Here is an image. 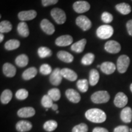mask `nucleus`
I'll return each instance as SVG.
<instances>
[{"instance_id":"obj_20","label":"nucleus","mask_w":132,"mask_h":132,"mask_svg":"<svg viewBox=\"0 0 132 132\" xmlns=\"http://www.w3.org/2000/svg\"><path fill=\"white\" fill-rule=\"evenodd\" d=\"M120 119L125 123H130L132 120V110L130 107H125L120 113Z\"/></svg>"},{"instance_id":"obj_32","label":"nucleus","mask_w":132,"mask_h":132,"mask_svg":"<svg viewBox=\"0 0 132 132\" xmlns=\"http://www.w3.org/2000/svg\"><path fill=\"white\" fill-rule=\"evenodd\" d=\"M12 25L9 21L4 20L0 23V32L3 33L9 32L12 30Z\"/></svg>"},{"instance_id":"obj_29","label":"nucleus","mask_w":132,"mask_h":132,"mask_svg":"<svg viewBox=\"0 0 132 132\" xmlns=\"http://www.w3.org/2000/svg\"><path fill=\"white\" fill-rule=\"evenodd\" d=\"M20 45V42L16 39H11L7 41L4 45V47L7 50H14L18 48Z\"/></svg>"},{"instance_id":"obj_40","label":"nucleus","mask_w":132,"mask_h":132,"mask_svg":"<svg viewBox=\"0 0 132 132\" xmlns=\"http://www.w3.org/2000/svg\"><path fill=\"white\" fill-rule=\"evenodd\" d=\"M102 20L105 23H111L113 20V16L110 13L107 12H104L103 14H102L101 16Z\"/></svg>"},{"instance_id":"obj_1","label":"nucleus","mask_w":132,"mask_h":132,"mask_svg":"<svg viewBox=\"0 0 132 132\" xmlns=\"http://www.w3.org/2000/svg\"><path fill=\"white\" fill-rule=\"evenodd\" d=\"M87 120L94 123H103L106 119V115L103 110L98 108H92L85 113Z\"/></svg>"},{"instance_id":"obj_24","label":"nucleus","mask_w":132,"mask_h":132,"mask_svg":"<svg viewBox=\"0 0 132 132\" xmlns=\"http://www.w3.org/2000/svg\"><path fill=\"white\" fill-rule=\"evenodd\" d=\"M116 9L119 12L123 15H127L131 11V6L127 3H122L116 6Z\"/></svg>"},{"instance_id":"obj_8","label":"nucleus","mask_w":132,"mask_h":132,"mask_svg":"<svg viewBox=\"0 0 132 132\" xmlns=\"http://www.w3.org/2000/svg\"><path fill=\"white\" fill-rule=\"evenodd\" d=\"M90 7L89 3L85 1H78L73 4L74 11L78 14L87 12L90 9Z\"/></svg>"},{"instance_id":"obj_47","label":"nucleus","mask_w":132,"mask_h":132,"mask_svg":"<svg viewBox=\"0 0 132 132\" xmlns=\"http://www.w3.org/2000/svg\"><path fill=\"white\" fill-rule=\"evenodd\" d=\"M130 90H131V91L132 92V83L131 84V85H130Z\"/></svg>"},{"instance_id":"obj_6","label":"nucleus","mask_w":132,"mask_h":132,"mask_svg":"<svg viewBox=\"0 0 132 132\" xmlns=\"http://www.w3.org/2000/svg\"><path fill=\"white\" fill-rule=\"evenodd\" d=\"M76 23L83 31L89 30L92 26L91 21L86 16L80 15L76 19Z\"/></svg>"},{"instance_id":"obj_39","label":"nucleus","mask_w":132,"mask_h":132,"mask_svg":"<svg viewBox=\"0 0 132 132\" xmlns=\"http://www.w3.org/2000/svg\"><path fill=\"white\" fill-rule=\"evenodd\" d=\"M40 72L44 75H47L51 74L52 72V67L47 64H42L40 67Z\"/></svg>"},{"instance_id":"obj_51","label":"nucleus","mask_w":132,"mask_h":132,"mask_svg":"<svg viewBox=\"0 0 132 132\" xmlns=\"http://www.w3.org/2000/svg\"><path fill=\"white\" fill-rule=\"evenodd\" d=\"M131 1H132V0H131Z\"/></svg>"},{"instance_id":"obj_5","label":"nucleus","mask_w":132,"mask_h":132,"mask_svg":"<svg viewBox=\"0 0 132 132\" xmlns=\"http://www.w3.org/2000/svg\"><path fill=\"white\" fill-rule=\"evenodd\" d=\"M51 15L54 20L59 24H64L66 21V15L63 10L59 8H54L51 11Z\"/></svg>"},{"instance_id":"obj_30","label":"nucleus","mask_w":132,"mask_h":132,"mask_svg":"<svg viewBox=\"0 0 132 132\" xmlns=\"http://www.w3.org/2000/svg\"><path fill=\"white\" fill-rule=\"evenodd\" d=\"M37 53L40 58L50 57L52 55V52L50 49L46 47H40L37 50Z\"/></svg>"},{"instance_id":"obj_45","label":"nucleus","mask_w":132,"mask_h":132,"mask_svg":"<svg viewBox=\"0 0 132 132\" xmlns=\"http://www.w3.org/2000/svg\"><path fill=\"white\" fill-rule=\"evenodd\" d=\"M52 108L53 110H54V111H57V108H58V106H57V105H56V104H53Z\"/></svg>"},{"instance_id":"obj_25","label":"nucleus","mask_w":132,"mask_h":132,"mask_svg":"<svg viewBox=\"0 0 132 132\" xmlns=\"http://www.w3.org/2000/svg\"><path fill=\"white\" fill-rule=\"evenodd\" d=\"M37 73V70L36 67H32L26 69L22 74V78L24 80H29L36 77Z\"/></svg>"},{"instance_id":"obj_7","label":"nucleus","mask_w":132,"mask_h":132,"mask_svg":"<svg viewBox=\"0 0 132 132\" xmlns=\"http://www.w3.org/2000/svg\"><path fill=\"white\" fill-rule=\"evenodd\" d=\"M105 50L110 53H118L121 50V46L117 41L110 40L106 42L105 45Z\"/></svg>"},{"instance_id":"obj_28","label":"nucleus","mask_w":132,"mask_h":132,"mask_svg":"<svg viewBox=\"0 0 132 132\" xmlns=\"http://www.w3.org/2000/svg\"><path fill=\"white\" fill-rule=\"evenodd\" d=\"M12 98V92L11 90L6 89L2 92L0 97L1 102L3 104L9 103Z\"/></svg>"},{"instance_id":"obj_27","label":"nucleus","mask_w":132,"mask_h":132,"mask_svg":"<svg viewBox=\"0 0 132 132\" xmlns=\"http://www.w3.org/2000/svg\"><path fill=\"white\" fill-rule=\"evenodd\" d=\"M100 75L98 72L95 69H92L89 72V84L92 86L96 85L98 82Z\"/></svg>"},{"instance_id":"obj_3","label":"nucleus","mask_w":132,"mask_h":132,"mask_svg":"<svg viewBox=\"0 0 132 132\" xmlns=\"http://www.w3.org/2000/svg\"><path fill=\"white\" fill-rule=\"evenodd\" d=\"M110 94L106 90H99L94 92L91 95V100L94 103H105L109 101Z\"/></svg>"},{"instance_id":"obj_50","label":"nucleus","mask_w":132,"mask_h":132,"mask_svg":"<svg viewBox=\"0 0 132 132\" xmlns=\"http://www.w3.org/2000/svg\"><path fill=\"white\" fill-rule=\"evenodd\" d=\"M130 131H131L132 132V129H131V128H130Z\"/></svg>"},{"instance_id":"obj_19","label":"nucleus","mask_w":132,"mask_h":132,"mask_svg":"<svg viewBox=\"0 0 132 132\" xmlns=\"http://www.w3.org/2000/svg\"><path fill=\"white\" fill-rule=\"evenodd\" d=\"M3 73L7 77L12 78L16 74V68L11 63H5L3 67Z\"/></svg>"},{"instance_id":"obj_13","label":"nucleus","mask_w":132,"mask_h":132,"mask_svg":"<svg viewBox=\"0 0 132 132\" xmlns=\"http://www.w3.org/2000/svg\"><path fill=\"white\" fill-rule=\"evenodd\" d=\"M40 27L42 31L48 35H52L55 31L54 25L47 19L42 20L40 22Z\"/></svg>"},{"instance_id":"obj_4","label":"nucleus","mask_w":132,"mask_h":132,"mask_svg":"<svg viewBox=\"0 0 132 132\" xmlns=\"http://www.w3.org/2000/svg\"><path fill=\"white\" fill-rule=\"evenodd\" d=\"M130 58L127 55H121L117 61V69L120 73H123L127 70L130 64Z\"/></svg>"},{"instance_id":"obj_36","label":"nucleus","mask_w":132,"mask_h":132,"mask_svg":"<svg viewBox=\"0 0 132 132\" xmlns=\"http://www.w3.org/2000/svg\"><path fill=\"white\" fill-rule=\"evenodd\" d=\"M53 100H52V98L47 94L43 96L42 100H41V103H42V105L44 108H52L53 105Z\"/></svg>"},{"instance_id":"obj_33","label":"nucleus","mask_w":132,"mask_h":132,"mask_svg":"<svg viewBox=\"0 0 132 132\" xmlns=\"http://www.w3.org/2000/svg\"><path fill=\"white\" fill-rule=\"evenodd\" d=\"M95 59V55L92 53L86 54L81 59V63L83 65H89L92 64Z\"/></svg>"},{"instance_id":"obj_15","label":"nucleus","mask_w":132,"mask_h":132,"mask_svg":"<svg viewBox=\"0 0 132 132\" xmlns=\"http://www.w3.org/2000/svg\"><path fill=\"white\" fill-rule=\"evenodd\" d=\"M65 95L69 100L72 103H77L80 101L81 96L78 92L73 89H68L65 91Z\"/></svg>"},{"instance_id":"obj_22","label":"nucleus","mask_w":132,"mask_h":132,"mask_svg":"<svg viewBox=\"0 0 132 132\" xmlns=\"http://www.w3.org/2000/svg\"><path fill=\"white\" fill-rule=\"evenodd\" d=\"M17 31L20 36L23 37H27L29 34L28 26L24 21L19 23L17 26Z\"/></svg>"},{"instance_id":"obj_44","label":"nucleus","mask_w":132,"mask_h":132,"mask_svg":"<svg viewBox=\"0 0 132 132\" xmlns=\"http://www.w3.org/2000/svg\"><path fill=\"white\" fill-rule=\"evenodd\" d=\"M92 132H109L108 130L103 127H95L92 130Z\"/></svg>"},{"instance_id":"obj_37","label":"nucleus","mask_w":132,"mask_h":132,"mask_svg":"<svg viewBox=\"0 0 132 132\" xmlns=\"http://www.w3.org/2000/svg\"><path fill=\"white\" fill-rule=\"evenodd\" d=\"M15 97L18 100H23L28 97V92L25 89H20L18 90L15 94Z\"/></svg>"},{"instance_id":"obj_43","label":"nucleus","mask_w":132,"mask_h":132,"mask_svg":"<svg viewBox=\"0 0 132 132\" xmlns=\"http://www.w3.org/2000/svg\"><path fill=\"white\" fill-rule=\"evenodd\" d=\"M126 26L128 34L132 36V20H130L127 21L126 24Z\"/></svg>"},{"instance_id":"obj_16","label":"nucleus","mask_w":132,"mask_h":132,"mask_svg":"<svg viewBox=\"0 0 132 132\" xmlns=\"http://www.w3.org/2000/svg\"><path fill=\"white\" fill-rule=\"evenodd\" d=\"M32 128V123L28 120H20L16 124V130L19 132L28 131Z\"/></svg>"},{"instance_id":"obj_41","label":"nucleus","mask_w":132,"mask_h":132,"mask_svg":"<svg viewBox=\"0 0 132 132\" xmlns=\"http://www.w3.org/2000/svg\"><path fill=\"white\" fill-rule=\"evenodd\" d=\"M130 129L126 125H120L114 130V132H130Z\"/></svg>"},{"instance_id":"obj_9","label":"nucleus","mask_w":132,"mask_h":132,"mask_svg":"<svg viewBox=\"0 0 132 132\" xmlns=\"http://www.w3.org/2000/svg\"><path fill=\"white\" fill-rule=\"evenodd\" d=\"M128 103V97L123 92H118L116 95L114 100V104L118 108H123L126 106Z\"/></svg>"},{"instance_id":"obj_10","label":"nucleus","mask_w":132,"mask_h":132,"mask_svg":"<svg viewBox=\"0 0 132 132\" xmlns=\"http://www.w3.org/2000/svg\"><path fill=\"white\" fill-rule=\"evenodd\" d=\"M62 80V76L61 72V69L59 68L55 69L52 72L50 76V81L52 85L58 86L61 84Z\"/></svg>"},{"instance_id":"obj_12","label":"nucleus","mask_w":132,"mask_h":132,"mask_svg":"<svg viewBox=\"0 0 132 132\" xmlns=\"http://www.w3.org/2000/svg\"><path fill=\"white\" fill-rule=\"evenodd\" d=\"M73 42V38L70 35H64L59 36L56 39V45L59 47H66L71 45Z\"/></svg>"},{"instance_id":"obj_14","label":"nucleus","mask_w":132,"mask_h":132,"mask_svg":"<svg viewBox=\"0 0 132 132\" xmlns=\"http://www.w3.org/2000/svg\"><path fill=\"white\" fill-rule=\"evenodd\" d=\"M36 111L32 107H24L20 108L17 112V115L20 118H28L35 115Z\"/></svg>"},{"instance_id":"obj_18","label":"nucleus","mask_w":132,"mask_h":132,"mask_svg":"<svg viewBox=\"0 0 132 132\" xmlns=\"http://www.w3.org/2000/svg\"><path fill=\"white\" fill-rule=\"evenodd\" d=\"M62 77L70 81H74L77 79V74L73 70L68 68H64L61 70Z\"/></svg>"},{"instance_id":"obj_23","label":"nucleus","mask_w":132,"mask_h":132,"mask_svg":"<svg viewBox=\"0 0 132 132\" xmlns=\"http://www.w3.org/2000/svg\"><path fill=\"white\" fill-rule=\"evenodd\" d=\"M57 56L61 61L67 63H70L73 61V55L65 51H59L57 53Z\"/></svg>"},{"instance_id":"obj_11","label":"nucleus","mask_w":132,"mask_h":132,"mask_svg":"<svg viewBox=\"0 0 132 132\" xmlns=\"http://www.w3.org/2000/svg\"><path fill=\"white\" fill-rule=\"evenodd\" d=\"M37 16V12L34 10H29L20 12L18 14V17L21 21L32 20Z\"/></svg>"},{"instance_id":"obj_26","label":"nucleus","mask_w":132,"mask_h":132,"mask_svg":"<svg viewBox=\"0 0 132 132\" xmlns=\"http://www.w3.org/2000/svg\"><path fill=\"white\" fill-rule=\"evenodd\" d=\"M28 57L24 54H21L18 56L15 59V64L20 67H26L28 64Z\"/></svg>"},{"instance_id":"obj_49","label":"nucleus","mask_w":132,"mask_h":132,"mask_svg":"<svg viewBox=\"0 0 132 132\" xmlns=\"http://www.w3.org/2000/svg\"><path fill=\"white\" fill-rule=\"evenodd\" d=\"M56 113L58 114V113H59V111H57H57H56Z\"/></svg>"},{"instance_id":"obj_46","label":"nucleus","mask_w":132,"mask_h":132,"mask_svg":"<svg viewBox=\"0 0 132 132\" xmlns=\"http://www.w3.org/2000/svg\"><path fill=\"white\" fill-rule=\"evenodd\" d=\"M3 40H4V35L1 33V34H0V42H3Z\"/></svg>"},{"instance_id":"obj_34","label":"nucleus","mask_w":132,"mask_h":132,"mask_svg":"<svg viewBox=\"0 0 132 132\" xmlns=\"http://www.w3.org/2000/svg\"><path fill=\"white\" fill-rule=\"evenodd\" d=\"M77 86L81 92H86L88 90L89 82L86 79H82V80H80L77 81Z\"/></svg>"},{"instance_id":"obj_48","label":"nucleus","mask_w":132,"mask_h":132,"mask_svg":"<svg viewBox=\"0 0 132 132\" xmlns=\"http://www.w3.org/2000/svg\"><path fill=\"white\" fill-rule=\"evenodd\" d=\"M97 67H98V68H99V67H100V65H97Z\"/></svg>"},{"instance_id":"obj_42","label":"nucleus","mask_w":132,"mask_h":132,"mask_svg":"<svg viewBox=\"0 0 132 132\" xmlns=\"http://www.w3.org/2000/svg\"><path fill=\"white\" fill-rule=\"evenodd\" d=\"M57 2H58V0H42V5L44 7L55 4Z\"/></svg>"},{"instance_id":"obj_2","label":"nucleus","mask_w":132,"mask_h":132,"mask_svg":"<svg viewBox=\"0 0 132 132\" xmlns=\"http://www.w3.org/2000/svg\"><path fill=\"white\" fill-rule=\"evenodd\" d=\"M114 32L113 28L108 24L100 26L97 29L96 34L97 37L102 39H107L113 36Z\"/></svg>"},{"instance_id":"obj_38","label":"nucleus","mask_w":132,"mask_h":132,"mask_svg":"<svg viewBox=\"0 0 132 132\" xmlns=\"http://www.w3.org/2000/svg\"><path fill=\"white\" fill-rule=\"evenodd\" d=\"M88 127L85 123H81L72 128V132H87Z\"/></svg>"},{"instance_id":"obj_35","label":"nucleus","mask_w":132,"mask_h":132,"mask_svg":"<svg viewBox=\"0 0 132 132\" xmlns=\"http://www.w3.org/2000/svg\"><path fill=\"white\" fill-rule=\"evenodd\" d=\"M48 95L52 98L53 101H57L61 98V92L59 89L53 88L48 92Z\"/></svg>"},{"instance_id":"obj_31","label":"nucleus","mask_w":132,"mask_h":132,"mask_svg":"<svg viewBox=\"0 0 132 132\" xmlns=\"http://www.w3.org/2000/svg\"><path fill=\"white\" fill-rule=\"evenodd\" d=\"M57 127V123L54 120H50L45 122L44 124V130L47 131L52 132L56 129Z\"/></svg>"},{"instance_id":"obj_17","label":"nucleus","mask_w":132,"mask_h":132,"mask_svg":"<svg viewBox=\"0 0 132 132\" xmlns=\"http://www.w3.org/2000/svg\"><path fill=\"white\" fill-rule=\"evenodd\" d=\"M116 67L115 64L111 62H104L100 65V69L106 75H111L115 72Z\"/></svg>"},{"instance_id":"obj_21","label":"nucleus","mask_w":132,"mask_h":132,"mask_svg":"<svg viewBox=\"0 0 132 132\" xmlns=\"http://www.w3.org/2000/svg\"><path fill=\"white\" fill-rule=\"evenodd\" d=\"M86 44V39H81L80 40L75 42V44H72V46H71V50L76 53H80L83 52Z\"/></svg>"}]
</instances>
